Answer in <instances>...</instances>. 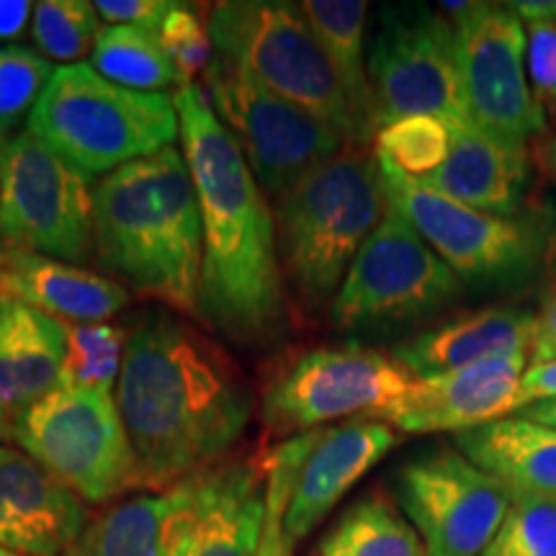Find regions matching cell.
Wrapping results in <instances>:
<instances>
[{
  "instance_id": "1",
  "label": "cell",
  "mask_w": 556,
  "mask_h": 556,
  "mask_svg": "<svg viewBox=\"0 0 556 556\" xmlns=\"http://www.w3.org/2000/svg\"><path fill=\"white\" fill-rule=\"evenodd\" d=\"M116 405L148 492L219 464L253 413L232 358L170 309L144 312L131 328Z\"/></svg>"
},
{
  "instance_id": "2",
  "label": "cell",
  "mask_w": 556,
  "mask_h": 556,
  "mask_svg": "<svg viewBox=\"0 0 556 556\" xmlns=\"http://www.w3.org/2000/svg\"><path fill=\"white\" fill-rule=\"evenodd\" d=\"M173 103L204 227L201 315L229 338L263 343L287 317L276 214L204 90L178 88Z\"/></svg>"
},
{
  "instance_id": "3",
  "label": "cell",
  "mask_w": 556,
  "mask_h": 556,
  "mask_svg": "<svg viewBox=\"0 0 556 556\" xmlns=\"http://www.w3.org/2000/svg\"><path fill=\"white\" fill-rule=\"evenodd\" d=\"M93 253L122 287L201 315L204 227L184 152L165 148L96 184Z\"/></svg>"
},
{
  "instance_id": "4",
  "label": "cell",
  "mask_w": 556,
  "mask_h": 556,
  "mask_svg": "<svg viewBox=\"0 0 556 556\" xmlns=\"http://www.w3.org/2000/svg\"><path fill=\"white\" fill-rule=\"evenodd\" d=\"M387 208L377 155L353 144L323 160L276 199L278 258L304 307L332 304Z\"/></svg>"
},
{
  "instance_id": "5",
  "label": "cell",
  "mask_w": 556,
  "mask_h": 556,
  "mask_svg": "<svg viewBox=\"0 0 556 556\" xmlns=\"http://www.w3.org/2000/svg\"><path fill=\"white\" fill-rule=\"evenodd\" d=\"M206 26L214 52L245 70L278 99L328 124L345 144L366 148L368 139H374L304 18L302 5L281 0H225L208 9Z\"/></svg>"
},
{
  "instance_id": "6",
  "label": "cell",
  "mask_w": 556,
  "mask_h": 556,
  "mask_svg": "<svg viewBox=\"0 0 556 556\" xmlns=\"http://www.w3.org/2000/svg\"><path fill=\"white\" fill-rule=\"evenodd\" d=\"M26 131L90 178L173 148L180 119L168 93L122 88L73 62L58 67Z\"/></svg>"
},
{
  "instance_id": "7",
  "label": "cell",
  "mask_w": 556,
  "mask_h": 556,
  "mask_svg": "<svg viewBox=\"0 0 556 556\" xmlns=\"http://www.w3.org/2000/svg\"><path fill=\"white\" fill-rule=\"evenodd\" d=\"M11 441L86 505L139 490L135 454L111 392L58 387L11 422Z\"/></svg>"
},
{
  "instance_id": "8",
  "label": "cell",
  "mask_w": 556,
  "mask_h": 556,
  "mask_svg": "<svg viewBox=\"0 0 556 556\" xmlns=\"http://www.w3.org/2000/svg\"><path fill=\"white\" fill-rule=\"evenodd\" d=\"M0 240L73 266L93 253L90 178L26 129L0 148Z\"/></svg>"
},
{
  "instance_id": "9",
  "label": "cell",
  "mask_w": 556,
  "mask_h": 556,
  "mask_svg": "<svg viewBox=\"0 0 556 556\" xmlns=\"http://www.w3.org/2000/svg\"><path fill=\"white\" fill-rule=\"evenodd\" d=\"M379 129L405 116L471 122L458 70L456 26L422 3L384 5L368 54Z\"/></svg>"
},
{
  "instance_id": "10",
  "label": "cell",
  "mask_w": 556,
  "mask_h": 556,
  "mask_svg": "<svg viewBox=\"0 0 556 556\" xmlns=\"http://www.w3.org/2000/svg\"><path fill=\"white\" fill-rule=\"evenodd\" d=\"M462 291V278L389 206L348 268L330 304V319L345 332L384 328L433 315Z\"/></svg>"
},
{
  "instance_id": "11",
  "label": "cell",
  "mask_w": 556,
  "mask_h": 556,
  "mask_svg": "<svg viewBox=\"0 0 556 556\" xmlns=\"http://www.w3.org/2000/svg\"><path fill=\"white\" fill-rule=\"evenodd\" d=\"M456 26L464 103L479 131L507 150L526 152L544 127L528 86L526 26L510 3H443Z\"/></svg>"
},
{
  "instance_id": "12",
  "label": "cell",
  "mask_w": 556,
  "mask_h": 556,
  "mask_svg": "<svg viewBox=\"0 0 556 556\" xmlns=\"http://www.w3.org/2000/svg\"><path fill=\"white\" fill-rule=\"evenodd\" d=\"M413 381L394 353L364 345L315 348L278 368L263 389L261 417L278 438L299 435L319 422L377 413Z\"/></svg>"
},
{
  "instance_id": "13",
  "label": "cell",
  "mask_w": 556,
  "mask_h": 556,
  "mask_svg": "<svg viewBox=\"0 0 556 556\" xmlns=\"http://www.w3.org/2000/svg\"><path fill=\"white\" fill-rule=\"evenodd\" d=\"M204 83L217 119L232 131L253 176L276 199L345 148L336 129L278 99L219 52L208 62Z\"/></svg>"
},
{
  "instance_id": "14",
  "label": "cell",
  "mask_w": 556,
  "mask_h": 556,
  "mask_svg": "<svg viewBox=\"0 0 556 556\" xmlns=\"http://www.w3.org/2000/svg\"><path fill=\"white\" fill-rule=\"evenodd\" d=\"M379 163L387 204L413 225L420 238L462 281L518 283L541 258V235L526 219L495 217L443 197Z\"/></svg>"
},
{
  "instance_id": "15",
  "label": "cell",
  "mask_w": 556,
  "mask_h": 556,
  "mask_svg": "<svg viewBox=\"0 0 556 556\" xmlns=\"http://www.w3.org/2000/svg\"><path fill=\"white\" fill-rule=\"evenodd\" d=\"M394 490L428 556H482L513 505L505 486L458 448L407 458Z\"/></svg>"
},
{
  "instance_id": "16",
  "label": "cell",
  "mask_w": 556,
  "mask_h": 556,
  "mask_svg": "<svg viewBox=\"0 0 556 556\" xmlns=\"http://www.w3.org/2000/svg\"><path fill=\"white\" fill-rule=\"evenodd\" d=\"M528 366L531 356H513L415 379L402 397L366 417L413 435L467 433L516 413Z\"/></svg>"
},
{
  "instance_id": "17",
  "label": "cell",
  "mask_w": 556,
  "mask_h": 556,
  "mask_svg": "<svg viewBox=\"0 0 556 556\" xmlns=\"http://www.w3.org/2000/svg\"><path fill=\"white\" fill-rule=\"evenodd\" d=\"M83 500L31 456L0 446V548L18 556H65L88 526Z\"/></svg>"
},
{
  "instance_id": "18",
  "label": "cell",
  "mask_w": 556,
  "mask_h": 556,
  "mask_svg": "<svg viewBox=\"0 0 556 556\" xmlns=\"http://www.w3.org/2000/svg\"><path fill=\"white\" fill-rule=\"evenodd\" d=\"M397 443L392 426L358 415L319 430L299 469L283 528L291 544L307 539L348 490L368 475Z\"/></svg>"
},
{
  "instance_id": "19",
  "label": "cell",
  "mask_w": 556,
  "mask_h": 556,
  "mask_svg": "<svg viewBox=\"0 0 556 556\" xmlns=\"http://www.w3.org/2000/svg\"><path fill=\"white\" fill-rule=\"evenodd\" d=\"M204 471L163 492L103 507L65 556H184L201 513Z\"/></svg>"
},
{
  "instance_id": "20",
  "label": "cell",
  "mask_w": 556,
  "mask_h": 556,
  "mask_svg": "<svg viewBox=\"0 0 556 556\" xmlns=\"http://www.w3.org/2000/svg\"><path fill=\"white\" fill-rule=\"evenodd\" d=\"M536 348V312L495 304L458 315L394 348V358L415 379L438 377L484 361L531 356Z\"/></svg>"
},
{
  "instance_id": "21",
  "label": "cell",
  "mask_w": 556,
  "mask_h": 556,
  "mask_svg": "<svg viewBox=\"0 0 556 556\" xmlns=\"http://www.w3.org/2000/svg\"><path fill=\"white\" fill-rule=\"evenodd\" d=\"M0 294L18 299L65 325L106 323L129 304V289L73 263L0 250Z\"/></svg>"
},
{
  "instance_id": "22",
  "label": "cell",
  "mask_w": 556,
  "mask_h": 556,
  "mask_svg": "<svg viewBox=\"0 0 556 556\" xmlns=\"http://www.w3.org/2000/svg\"><path fill=\"white\" fill-rule=\"evenodd\" d=\"M67 325L0 296V415L9 422L60 387Z\"/></svg>"
},
{
  "instance_id": "23",
  "label": "cell",
  "mask_w": 556,
  "mask_h": 556,
  "mask_svg": "<svg viewBox=\"0 0 556 556\" xmlns=\"http://www.w3.org/2000/svg\"><path fill=\"white\" fill-rule=\"evenodd\" d=\"M266 518L263 462L229 458L204 469V497L184 556H258Z\"/></svg>"
},
{
  "instance_id": "24",
  "label": "cell",
  "mask_w": 556,
  "mask_h": 556,
  "mask_svg": "<svg viewBox=\"0 0 556 556\" xmlns=\"http://www.w3.org/2000/svg\"><path fill=\"white\" fill-rule=\"evenodd\" d=\"M451 152L433 176L420 180L477 212L513 217L528 186V155L507 150L471 122L451 124Z\"/></svg>"
},
{
  "instance_id": "25",
  "label": "cell",
  "mask_w": 556,
  "mask_h": 556,
  "mask_svg": "<svg viewBox=\"0 0 556 556\" xmlns=\"http://www.w3.org/2000/svg\"><path fill=\"white\" fill-rule=\"evenodd\" d=\"M456 448L495 477L513 500H556V430L510 415L458 433Z\"/></svg>"
},
{
  "instance_id": "26",
  "label": "cell",
  "mask_w": 556,
  "mask_h": 556,
  "mask_svg": "<svg viewBox=\"0 0 556 556\" xmlns=\"http://www.w3.org/2000/svg\"><path fill=\"white\" fill-rule=\"evenodd\" d=\"M299 5H302L304 18L309 21L323 50L328 52L332 67L338 70V78L361 122L377 139V101H374L368 65L364 60L368 3L364 0H304Z\"/></svg>"
},
{
  "instance_id": "27",
  "label": "cell",
  "mask_w": 556,
  "mask_h": 556,
  "mask_svg": "<svg viewBox=\"0 0 556 556\" xmlns=\"http://www.w3.org/2000/svg\"><path fill=\"white\" fill-rule=\"evenodd\" d=\"M309 556H428L420 536L387 492L358 497L317 541Z\"/></svg>"
},
{
  "instance_id": "28",
  "label": "cell",
  "mask_w": 556,
  "mask_h": 556,
  "mask_svg": "<svg viewBox=\"0 0 556 556\" xmlns=\"http://www.w3.org/2000/svg\"><path fill=\"white\" fill-rule=\"evenodd\" d=\"M90 65L116 86L139 93H163L178 86L176 67L155 31L139 26H103Z\"/></svg>"
},
{
  "instance_id": "29",
  "label": "cell",
  "mask_w": 556,
  "mask_h": 556,
  "mask_svg": "<svg viewBox=\"0 0 556 556\" xmlns=\"http://www.w3.org/2000/svg\"><path fill=\"white\" fill-rule=\"evenodd\" d=\"M451 152V129L438 116H405L377 131L374 155L392 165L402 176L426 180L446 163Z\"/></svg>"
},
{
  "instance_id": "30",
  "label": "cell",
  "mask_w": 556,
  "mask_h": 556,
  "mask_svg": "<svg viewBox=\"0 0 556 556\" xmlns=\"http://www.w3.org/2000/svg\"><path fill=\"white\" fill-rule=\"evenodd\" d=\"M129 332L111 323L67 325V356L60 387L111 392L119 384Z\"/></svg>"
},
{
  "instance_id": "31",
  "label": "cell",
  "mask_w": 556,
  "mask_h": 556,
  "mask_svg": "<svg viewBox=\"0 0 556 556\" xmlns=\"http://www.w3.org/2000/svg\"><path fill=\"white\" fill-rule=\"evenodd\" d=\"M317 435L319 428L299 433L289 438V441L278 443L263 458V469H266V518H263L258 556H294V544L287 536L283 518H287V507L291 492H294L299 469H302L304 458L315 446Z\"/></svg>"
},
{
  "instance_id": "32",
  "label": "cell",
  "mask_w": 556,
  "mask_h": 556,
  "mask_svg": "<svg viewBox=\"0 0 556 556\" xmlns=\"http://www.w3.org/2000/svg\"><path fill=\"white\" fill-rule=\"evenodd\" d=\"M58 73L50 60L26 47L0 50V148L21 135Z\"/></svg>"
},
{
  "instance_id": "33",
  "label": "cell",
  "mask_w": 556,
  "mask_h": 556,
  "mask_svg": "<svg viewBox=\"0 0 556 556\" xmlns=\"http://www.w3.org/2000/svg\"><path fill=\"white\" fill-rule=\"evenodd\" d=\"M99 18L88 0H41L34 9L31 39L41 58L73 62L93 52L101 34Z\"/></svg>"
},
{
  "instance_id": "34",
  "label": "cell",
  "mask_w": 556,
  "mask_h": 556,
  "mask_svg": "<svg viewBox=\"0 0 556 556\" xmlns=\"http://www.w3.org/2000/svg\"><path fill=\"white\" fill-rule=\"evenodd\" d=\"M482 556H556V500H513Z\"/></svg>"
},
{
  "instance_id": "35",
  "label": "cell",
  "mask_w": 556,
  "mask_h": 556,
  "mask_svg": "<svg viewBox=\"0 0 556 556\" xmlns=\"http://www.w3.org/2000/svg\"><path fill=\"white\" fill-rule=\"evenodd\" d=\"M163 50L176 67L178 88L193 86L199 75L206 73L208 62L214 58V45L208 37L206 18L197 11V5L176 3L168 16H165L163 26L157 31Z\"/></svg>"
},
{
  "instance_id": "36",
  "label": "cell",
  "mask_w": 556,
  "mask_h": 556,
  "mask_svg": "<svg viewBox=\"0 0 556 556\" xmlns=\"http://www.w3.org/2000/svg\"><path fill=\"white\" fill-rule=\"evenodd\" d=\"M526 73L541 106L556 101V18L528 21Z\"/></svg>"
},
{
  "instance_id": "37",
  "label": "cell",
  "mask_w": 556,
  "mask_h": 556,
  "mask_svg": "<svg viewBox=\"0 0 556 556\" xmlns=\"http://www.w3.org/2000/svg\"><path fill=\"white\" fill-rule=\"evenodd\" d=\"M93 9L109 21V26H139L157 34L176 3L173 0H96Z\"/></svg>"
},
{
  "instance_id": "38",
  "label": "cell",
  "mask_w": 556,
  "mask_h": 556,
  "mask_svg": "<svg viewBox=\"0 0 556 556\" xmlns=\"http://www.w3.org/2000/svg\"><path fill=\"white\" fill-rule=\"evenodd\" d=\"M546 400H556V361H544V364H531L526 368L518 387L516 413Z\"/></svg>"
},
{
  "instance_id": "39",
  "label": "cell",
  "mask_w": 556,
  "mask_h": 556,
  "mask_svg": "<svg viewBox=\"0 0 556 556\" xmlns=\"http://www.w3.org/2000/svg\"><path fill=\"white\" fill-rule=\"evenodd\" d=\"M544 361H556V283L541 299V309L536 312V348L531 364Z\"/></svg>"
},
{
  "instance_id": "40",
  "label": "cell",
  "mask_w": 556,
  "mask_h": 556,
  "mask_svg": "<svg viewBox=\"0 0 556 556\" xmlns=\"http://www.w3.org/2000/svg\"><path fill=\"white\" fill-rule=\"evenodd\" d=\"M37 5L29 0H0V39H16L24 34Z\"/></svg>"
},
{
  "instance_id": "41",
  "label": "cell",
  "mask_w": 556,
  "mask_h": 556,
  "mask_svg": "<svg viewBox=\"0 0 556 556\" xmlns=\"http://www.w3.org/2000/svg\"><path fill=\"white\" fill-rule=\"evenodd\" d=\"M520 417H526V420L539 422V426H546V428L556 430V400L536 402V405L520 409Z\"/></svg>"
},
{
  "instance_id": "42",
  "label": "cell",
  "mask_w": 556,
  "mask_h": 556,
  "mask_svg": "<svg viewBox=\"0 0 556 556\" xmlns=\"http://www.w3.org/2000/svg\"><path fill=\"white\" fill-rule=\"evenodd\" d=\"M3 441H11V422H9V417L0 415V443Z\"/></svg>"
},
{
  "instance_id": "43",
  "label": "cell",
  "mask_w": 556,
  "mask_h": 556,
  "mask_svg": "<svg viewBox=\"0 0 556 556\" xmlns=\"http://www.w3.org/2000/svg\"><path fill=\"white\" fill-rule=\"evenodd\" d=\"M0 556H18V554H11V552H5V548H0Z\"/></svg>"
},
{
  "instance_id": "44",
  "label": "cell",
  "mask_w": 556,
  "mask_h": 556,
  "mask_svg": "<svg viewBox=\"0 0 556 556\" xmlns=\"http://www.w3.org/2000/svg\"><path fill=\"white\" fill-rule=\"evenodd\" d=\"M552 18H556V0H554V11H552Z\"/></svg>"
},
{
  "instance_id": "45",
  "label": "cell",
  "mask_w": 556,
  "mask_h": 556,
  "mask_svg": "<svg viewBox=\"0 0 556 556\" xmlns=\"http://www.w3.org/2000/svg\"><path fill=\"white\" fill-rule=\"evenodd\" d=\"M554 155H556V144H554Z\"/></svg>"
},
{
  "instance_id": "46",
  "label": "cell",
  "mask_w": 556,
  "mask_h": 556,
  "mask_svg": "<svg viewBox=\"0 0 556 556\" xmlns=\"http://www.w3.org/2000/svg\"><path fill=\"white\" fill-rule=\"evenodd\" d=\"M0 296H3V294H0Z\"/></svg>"
}]
</instances>
